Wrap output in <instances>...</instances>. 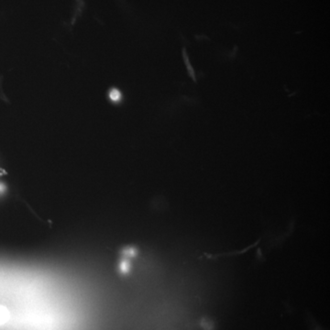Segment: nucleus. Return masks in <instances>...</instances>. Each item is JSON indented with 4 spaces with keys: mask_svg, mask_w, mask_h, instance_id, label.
<instances>
[{
    "mask_svg": "<svg viewBox=\"0 0 330 330\" xmlns=\"http://www.w3.org/2000/svg\"><path fill=\"white\" fill-rule=\"evenodd\" d=\"M9 318V312L6 307L0 305V325L5 324Z\"/></svg>",
    "mask_w": 330,
    "mask_h": 330,
    "instance_id": "f257e3e1",
    "label": "nucleus"
},
{
    "mask_svg": "<svg viewBox=\"0 0 330 330\" xmlns=\"http://www.w3.org/2000/svg\"><path fill=\"white\" fill-rule=\"evenodd\" d=\"M110 97H111L112 100L118 101L120 98V93L118 90H115V89H114V90L111 91V93H110Z\"/></svg>",
    "mask_w": 330,
    "mask_h": 330,
    "instance_id": "f03ea898",
    "label": "nucleus"
}]
</instances>
